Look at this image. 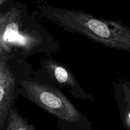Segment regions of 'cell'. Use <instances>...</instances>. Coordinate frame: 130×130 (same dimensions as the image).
<instances>
[{
  "instance_id": "obj_1",
  "label": "cell",
  "mask_w": 130,
  "mask_h": 130,
  "mask_svg": "<svg viewBox=\"0 0 130 130\" xmlns=\"http://www.w3.org/2000/svg\"><path fill=\"white\" fill-rule=\"evenodd\" d=\"M0 7V55L26 61L60 48L59 42L29 12L26 3L11 0Z\"/></svg>"
},
{
  "instance_id": "obj_2",
  "label": "cell",
  "mask_w": 130,
  "mask_h": 130,
  "mask_svg": "<svg viewBox=\"0 0 130 130\" xmlns=\"http://www.w3.org/2000/svg\"><path fill=\"white\" fill-rule=\"evenodd\" d=\"M38 10L42 17L66 32L81 34L112 49L130 52V27L119 20L101 19L85 11L47 3L39 5Z\"/></svg>"
},
{
  "instance_id": "obj_3",
  "label": "cell",
  "mask_w": 130,
  "mask_h": 130,
  "mask_svg": "<svg viewBox=\"0 0 130 130\" xmlns=\"http://www.w3.org/2000/svg\"><path fill=\"white\" fill-rule=\"evenodd\" d=\"M20 95L60 121L81 126L89 123L85 116L60 90L39 82L32 76L22 81Z\"/></svg>"
},
{
  "instance_id": "obj_4",
  "label": "cell",
  "mask_w": 130,
  "mask_h": 130,
  "mask_svg": "<svg viewBox=\"0 0 130 130\" xmlns=\"http://www.w3.org/2000/svg\"><path fill=\"white\" fill-rule=\"evenodd\" d=\"M32 72L27 61L0 55V130L6 124L11 105L20 96L22 83L31 77Z\"/></svg>"
},
{
  "instance_id": "obj_5",
  "label": "cell",
  "mask_w": 130,
  "mask_h": 130,
  "mask_svg": "<svg viewBox=\"0 0 130 130\" xmlns=\"http://www.w3.org/2000/svg\"><path fill=\"white\" fill-rule=\"evenodd\" d=\"M33 78L59 90H67L75 99L95 102L94 96L83 88L71 69L51 57L42 59L39 71Z\"/></svg>"
},
{
  "instance_id": "obj_6",
  "label": "cell",
  "mask_w": 130,
  "mask_h": 130,
  "mask_svg": "<svg viewBox=\"0 0 130 130\" xmlns=\"http://www.w3.org/2000/svg\"><path fill=\"white\" fill-rule=\"evenodd\" d=\"M113 94L126 130H130V81L118 79L113 83Z\"/></svg>"
},
{
  "instance_id": "obj_7",
  "label": "cell",
  "mask_w": 130,
  "mask_h": 130,
  "mask_svg": "<svg viewBox=\"0 0 130 130\" xmlns=\"http://www.w3.org/2000/svg\"><path fill=\"white\" fill-rule=\"evenodd\" d=\"M5 130H36L34 124H30L27 118H24L19 114L15 106L13 104L9 111Z\"/></svg>"
},
{
  "instance_id": "obj_8",
  "label": "cell",
  "mask_w": 130,
  "mask_h": 130,
  "mask_svg": "<svg viewBox=\"0 0 130 130\" xmlns=\"http://www.w3.org/2000/svg\"><path fill=\"white\" fill-rule=\"evenodd\" d=\"M62 122V127H61V130H75L74 129H71L70 124L67 122Z\"/></svg>"
},
{
  "instance_id": "obj_9",
  "label": "cell",
  "mask_w": 130,
  "mask_h": 130,
  "mask_svg": "<svg viewBox=\"0 0 130 130\" xmlns=\"http://www.w3.org/2000/svg\"><path fill=\"white\" fill-rule=\"evenodd\" d=\"M10 1H11V0H0V6H1L4 4H5L6 3Z\"/></svg>"
}]
</instances>
